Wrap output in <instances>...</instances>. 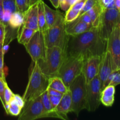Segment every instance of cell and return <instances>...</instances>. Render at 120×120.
<instances>
[{"mask_svg": "<svg viewBox=\"0 0 120 120\" xmlns=\"http://www.w3.org/2000/svg\"><path fill=\"white\" fill-rule=\"evenodd\" d=\"M86 0H78L66 12L64 16V23L68 24L79 16Z\"/></svg>", "mask_w": 120, "mask_h": 120, "instance_id": "obj_17", "label": "cell"}, {"mask_svg": "<svg viewBox=\"0 0 120 120\" xmlns=\"http://www.w3.org/2000/svg\"><path fill=\"white\" fill-rule=\"evenodd\" d=\"M16 9L22 13H25L29 8L27 0H15Z\"/></svg>", "mask_w": 120, "mask_h": 120, "instance_id": "obj_29", "label": "cell"}, {"mask_svg": "<svg viewBox=\"0 0 120 120\" xmlns=\"http://www.w3.org/2000/svg\"><path fill=\"white\" fill-rule=\"evenodd\" d=\"M93 28L91 24L85 23L76 19L65 25V31L68 36H76L90 30Z\"/></svg>", "mask_w": 120, "mask_h": 120, "instance_id": "obj_16", "label": "cell"}, {"mask_svg": "<svg viewBox=\"0 0 120 120\" xmlns=\"http://www.w3.org/2000/svg\"><path fill=\"white\" fill-rule=\"evenodd\" d=\"M6 37L5 26L3 23L0 22V43H2L4 46Z\"/></svg>", "mask_w": 120, "mask_h": 120, "instance_id": "obj_33", "label": "cell"}, {"mask_svg": "<svg viewBox=\"0 0 120 120\" xmlns=\"http://www.w3.org/2000/svg\"><path fill=\"white\" fill-rule=\"evenodd\" d=\"M4 8L3 23L5 26H8V21L11 15L17 11L15 0H2Z\"/></svg>", "mask_w": 120, "mask_h": 120, "instance_id": "obj_21", "label": "cell"}, {"mask_svg": "<svg viewBox=\"0 0 120 120\" xmlns=\"http://www.w3.org/2000/svg\"><path fill=\"white\" fill-rule=\"evenodd\" d=\"M71 93V107L70 112H74L77 116L81 111L87 110L86 83L83 73L79 75L69 86Z\"/></svg>", "mask_w": 120, "mask_h": 120, "instance_id": "obj_4", "label": "cell"}, {"mask_svg": "<svg viewBox=\"0 0 120 120\" xmlns=\"http://www.w3.org/2000/svg\"><path fill=\"white\" fill-rule=\"evenodd\" d=\"M48 87L54 89L64 94L69 90V88L63 83V80L58 76L49 77Z\"/></svg>", "mask_w": 120, "mask_h": 120, "instance_id": "obj_25", "label": "cell"}, {"mask_svg": "<svg viewBox=\"0 0 120 120\" xmlns=\"http://www.w3.org/2000/svg\"><path fill=\"white\" fill-rule=\"evenodd\" d=\"M106 49L111 57L112 71H120V20L108 39Z\"/></svg>", "mask_w": 120, "mask_h": 120, "instance_id": "obj_7", "label": "cell"}, {"mask_svg": "<svg viewBox=\"0 0 120 120\" xmlns=\"http://www.w3.org/2000/svg\"><path fill=\"white\" fill-rule=\"evenodd\" d=\"M49 77L40 69L37 62H33L29 68V80L22 97L25 103L41 96L47 90Z\"/></svg>", "mask_w": 120, "mask_h": 120, "instance_id": "obj_2", "label": "cell"}, {"mask_svg": "<svg viewBox=\"0 0 120 120\" xmlns=\"http://www.w3.org/2000/svg\"><path fill=\"white\" fill-rule=\"evenodd\" d=\"M112 72V64H111V57L107 50H105L101 56V62L100 63L99 70L98 76L101 84V90H103L105 81Z\"/></svg>", "mask_w": 120, "mask_h": 120, "instance_id": "obj_13", "label": "cell"}, {"mask_svg": "<svg viewBox=\"0 0 120 120\" xmlns=\"http://www.w3.org/2000/svg\"><path fill=\"white\" fill-rule=\"evenodd\" d=\"M22 110L19 115V120H35L46 118L41 96L26 102Z\"/></svg>", "mask_w": 120, "mask_h": 120, "instance_id": "obj_10", "label": "cell"}, {"mask_svg": "<svg viewBox=\"0 0 120 120\" xmlns=\"http://www.w3.org/2000/svg\"><path fill=\"white\" fill-rule=\"evenodd\" d=\"M68 56L66 50L58 46L46 48L45 57L37 61L41 71L48 77L57 76L59 69Z\"/></svg>", "mask_w": 120, "mask_h": 120, "instance_id": "obj_3", "label": "cell"}, {"mask_svg": "<svg viewBox=\"0 0 120 120\" xmlns=\"http://www.w3.org/2000/svg\"><path fill=\"white\" fill-rule=\"evenodd\" d=\"M4 55L0 53V71L4 75H5L4 68Z\"/></svg>", "mask_w": 120, "mask_h": 120, "instance_id": "obj_37", "label": "cell"}, {"mask_svg": "<svg viewBox=\"0 0 120 120\" xmlns=\"http://www.w3.org/2000/svg\"><path fill=\"white\" fill-rule=\"evenodd\" d=\"M44 38L47 48L58 46L66 51L69 36L65 31L64 16L61 17L55 25L47 29Z\"/></svg>", "mask_w": 120, "mask_h": 120, "instance_id": "obj_5", "label": "cell"}, {"mask_svg": "<svg viewBox=\"0 0 120 120\" xmlns=\"http://www.w3.org/2000/svg\"><path fill=\"white\" fill-rule=\"evenodd\" d=\"M106 47L107 41L101 36L100 28L93 27L80 35L69 36L66 52L68 56L84 60L91 56H102Z\"/></svg>", "mask_w": 120, "mask_h": 120, "instance_id": "obj_1", "label": "cell"}, {"mask_svg": "<svg viewBox=\"0 0 120 120\" xmlns=\"http://www.w3.org/2000/svg\"><path fill=\"white\" fill-rule=\"evenodd\" d=\"M4 45L2 43H0V53L4 55Z\"/></svg>", "mask_w": 120, "mask_h": 120, "instance_id": "obj_41", "label": "cell"}, {"mask_svg": "<svg viewBox=\"0 0 120 120\" xmlns=\"http://www.w3.org/2000/svg\"><path fill=\"white\" fill-rule=\"evenodd\" d=\"M101 84L98 75L86 84V100L87 109L90 112L95 111L101 104Z\"/></svg>", "mask_w": 120, "mask_h": 120, "instance_id": "obj_11", "label": "cell"}, {"mask_svg": "<svg viewBox=\"0 0 120 120\" xmlns=\"http://www.w3.org/2000/svg\"><path fill=\"white\" fill-rule=\"evenodd\" d=\"M55 8H58L59 7V0H49Z\"/></svg>", "mask_w": 120, "mask_h": 120, "instance_id": "obj_38", "label": "cell"}, {"mask_svg": "<svg viewBox=\"0 0 120 120\" xmlns=\"http://www.w3.org/2000/svg\"><path fill=\"white\" fill-rule=\"evenodd\" d=\"M78 0H59V7L64 11L66 12Z\"/></svg>", "mask_w": 120, "mask_h": 120, "instance_id": "obj_30", "label": "cell"}, {"mask_svg": "<svg viewBox=\"0 0 120 120\" xmlns=\"http://www.w3.org/2000/svg\"><path fill=\"white\" fill-rule=\"evenodd\" d=\"M120 20V11L116 8H104L100 25V32L102 38L107 42L114 28Z\"/></svg>", "mask_w": 120, "mask_h": 120, "instance_id": "obj_8", "label": "cell"}, {"mask_svg": "<svg viewBox=\"0 0 120 120\" xmlns=\"http://www.w3.org/2000/svg\"><path fill=\"white\" fill-rule=\"evenodd\" d=\"M77 19H78L80 21H82V22H84L85 23H89V24H91V18H90V16H89V14L87 12L84 13V14H82V15H79L78 18Z\"/></svg>", "mask_w": 120, "mask_h": 120, "instance_id": "obj_35", "label": "cell"}, {"mask_svg": "<svg viewBox=\"0 0 120 120\" xmlns=\"http://www.w3.org/2000/svg\"><path fill=\"white\" fill-rule=\"evenodd\" d=\"M25 47L33 62H37L39 60L43 59L45 57L47 48L44 36L39 30L35 32L30 41L25 45Z\"/></svg>", "mask_w": 120, "mask_h": 120, "instance_id": "obj_9", "label": "cell"}, {"mask_svg": "<svg viewBox=\"0 0 120 120\" xmlns=\"http://www.w3.org/2000/svg\"><path fill=\"white\" fill-rule=\"evenodd\" d=\"M71 107V97L70 90L63 94L59 103L54 110V111L58 116V118L68 120L67 115L70 112Z\"/></svg>", "mask_w": 120, "mask_h": 120, "instance_id": "obj_14", "label": "cell"}, {"mask_svg": "<svg viewBox=\"0 0 120 120\" xmlns=\"http://www.w3.org/2000/svg\"><path fill=\"white\" fill-rule=\"evenodd\" d=\"M5 80L3 79L0 77V100L2 103L3 107L5 111H6V104L4 100V89H5V84L6 83Z\"/></svg>", "mask_w": 120, "mask_h": 120, "instance_id": "obj_31", "label": "cell"}, {"mask_svg": "<svg viewBox=\"0 0 120 120\" xmlns=\"http://www.w3.org/2000/svg\"><path fill=\"white\" fill-rule=\"evenodd\" d=\"M22 108L19 106L18 104L15 101V100L12 98V99L7 105L6 112L7 114L11 115V116L16 117L20 114L21 111H22Z\"/></svg>", "mask_w": 120, "mask_h": 120, "instance_id": "obj_26", "label": "cell"}, {"mask_svg": "<svg viewBox=\"0 0 120 120\" xmlns=\"http://www.w3.org/2000/svg\"><path fill=\"white\" fill-rule=\"evenodd\" d=\"M35 30L30 28L24 26L22 25L21 26V31L18 34V42L23 45H25L28 43L33 35L35 33Z\"/></svg>", "mask_w": 120, "mask_h": 120, "instance_id": "obj_24", "label": "cell"}, {"mask_svg": "<svg viewBox=\"0 0 120 120\" xmlns=\"http://www.w3.org/2000/svg\"><path fill=\"white\" fill-rule=\"evenodd\" d=\"M0 77H1V78L5 80V75H4L3 74H2V73H1V71H0Z\"/></svg>", "mask_w": 120, "mask_h": 120, "instance_id": "obj_42", "label": "cell"}, {"mask_svg": "<svg viewBox=\"0 0 120 120\" xmlns=\"http://www.w3.org/2000/svg\"><path fill=\"white\" fill-rule=\"evenodd\" d=\"M39 1V0H27L29 7H30V6L35 4L37 3Z\"/></svg>", "mask_w": 120, "mask_h": 120, "instance_id": "obj_39", "label": "cell"}, {"mask_svg": "<svg viewBox=\"0 0 120 120\" xmlns=\"http://www.w3.org/2000/svg\"><path fill=\"white\" fill-rule=\"evenodd\" d=\"M115 6L116 8L120 11V0H115Z\"/></svg>", "mask_w": 120, "mask_h": 120, "instance_id": "obj_40", "label": "cell"}, {"mask_svg": "<svg viewBox=\"0 0 120 120\" xmlns=\"http://www.w3.org/2000/svg\"><path fill=\"white\" fill-rule=\"evenodd\" d=\"M120 84V71H112L105 81L103 89L108 85H112L116 87ZM102 91V90H101Z\"/></svg>", "mask_w": 120, "mask_h": 120, "instance_id": "obj_27", "label": "cell"}, {"mask_svg": "<svg viewBox=\"0 0 120 120\" xmlns=\"http://www.w3.org/2000/svg\"><path fill=\"white\" fill-rule=\"evenodd\" d=\"M84 60L80 57L68 56L59 69L57 76L69 88L73 81L82 73Z\"/></svg>", "mask_w": 120, "mask_h": 120, "instance_id": "obj_6", "label": "cell"}, {"mask_svg": "<svg viewBox=\"0 0 120 120\" xmlns=\"http://www.w3.org/2000/svg\"><path fill=\"white\" fill-rule=\"evenodd\" d=\"M62 96H52V95H49V99H50V103H51L52 105L53 110H55V108L59 104Z\"/></svg>", "mask_w": 120, "mask_h": 120, "instance_id": "obj_32", "label": "cell"}, {"mask_svg": "<svg viewBox=\"0 0 120 120\" xmlns=\"http://www.w3.org/2000/svg\"><path fill=\"white\" fill-rule=\"evenodd\" d=\"M116 92L115 86L108 85L102 90L101 93V103L106 107H111L114 102V95Z\"/></svg>", "mask_w": 120, "mask_h": 120, "instance_id": "obj_19", "label": "cell"}, {"mask_svg": "<svg viewBox=\"0 0 120 120\" xmlns=\"http://www.w3.org/2000/svg\"><path fill=\"white\" fill-rule=\"evenodd\" d=\"M101 56L89 57L83 60L82 71L86 84L89 83L98 74Z\"/></svg>", "mask_w": 120, "mask_h": 120, "instance_id": "obj_12", "label": "cell"}, {"mask_svg": "<svg viewBox=\"0 0 120 120\" xmlns=\"http://www.w3.org/2000/svg\"><path fill=\"white\" fill-rule=\"evenodd\" d=\"M14 94L13 93L12 91L11 90L9 87H8V84L6 82L5 84V89H4V100L6 104V111H7V106L8 103L11 101L14 97ZM5 111V112H6Z\"/></svg>", "mask_w": 120, "mask_h": 120, "instance_id": "obj_28", "label": "cell"}, {"mask_svg": "<svg viewBox=\"0 0 120 120\" xmlns=\"http://www.w3.org/2000/svg\"><path fill=\"white\" fill-rule=\"evenodd\" d=\"M100 3L104 8H116L115 0H100Z\"/></svg>", "mask_w": 120, "mask_h": 120, "instance_id": "obj_34", "label": "cell"}, {"mask_svg": "<svg viewBox=\"0 0 120 120\" xmlns=\"http://www.w3.org/2000/svg\"><path fill=\"white\" fill-rule=\"evenodd\" d=\"M44 2L42 0H39L38 2V26L39 30L42 33L44 36L46 31L48 29V26L46 22L45 16L44 12Z\"/></svg>", "mask_w": 120, "mask_h": 120, "instance_id": "obj_23", "label": "cell"}, {"mask_svg": "<svg viewBox=\"0 0 120 120\" xmlns=\"http://www.w3.org/2000/svg\"><path fill=\"white\" fill-rule=\"evenodd\" d=\"M13 99H14V100H15V101L18 104L19 106L21 107L22 109H23V107L25 105V104L23 97H21V96H19V94H14V97H13Z\"/></svg>", "mask_w": 120, "mask_h": 120, "instance_id": "obj_36", "label": "cell"}, {"mask_svg": "<svg viewBox=\"0 0 120 120\" xmlns=\"http://www.w3.org/2000/svg\"><path fill=\"white\" fill-rule=\"evenodd\" d=\"M23 25L27 28L34 29L35 31L39 30L38 2L30 6L24 13V21Z\"/></svg>", "mask_w": 120, "mask_h": 120, "instance_id": "obj_15", "label": "cell"}, {"mask_svg": "<svg viewBox=\"0 0 120 120\" xmlns=\"http://www.w3.org/2000/svg\"><path fill=\"white\" fill-rule=\"evenodd\" d=\"M104 8L100 3H97L87 12H86L90 16L91 20L93 27L99 28L100 25L101 18Z\"/></svg>", "mask_w": 120, "mask_h": 120, "instance_id": "obj_20", "label": "cell"}, {"mask_svg": "<svg viewBox=\"0 0 120 120\" xmlns=\"http://www.w3.org/2000/svg\"><path fill=\"white\" fill-rule=\"evenodd\" d=\"M24 21V13H22L19 11H16L13 13L8 21V26L5 29L11 28L12 29H19L23 25Z\"/></svg>", "mask_w": 120, "mask_h": 120, "instance_id": "obj_22", "label": "cell"}, {"mask_svg": "<svg viewBox=\"0 0 120 120\" xmlns=\"http://www.w3.org/2000/svg\"><path fill=\"white\" fill-rule=\"evenodd\" d=\"M43 7H44V12L46 22V25L48 29V28H51L53 26L55 25L57 23V21L59 20V19L63 16V15L59 11L51 9L45 2L43 4Z\"/></svg>", "mask_w": 120, "mask_h": 120, "instance_id": "obj_18", "label": "cell"}]
</instances>
